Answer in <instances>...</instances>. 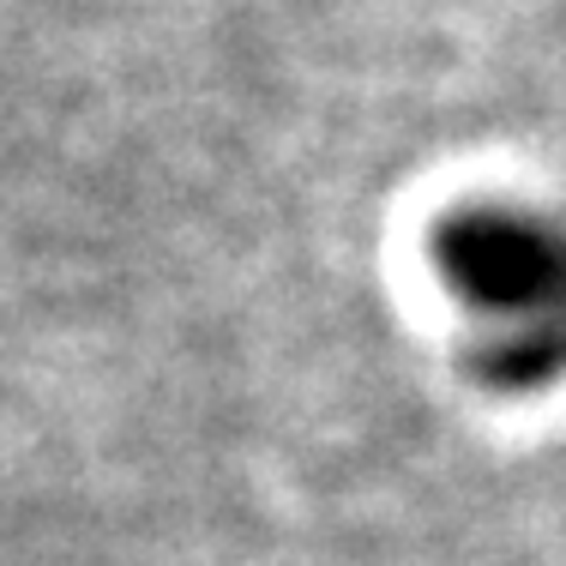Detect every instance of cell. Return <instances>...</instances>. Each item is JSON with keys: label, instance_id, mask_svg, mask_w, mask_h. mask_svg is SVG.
<instances>
[{"label": "cell", "instance_id": "1", "mask_svg": "<svg viewBox=\"0 0 566 566\" xmlns=\"http://www.w3.org/2000/svg\"><path fill=\"white\" fill-rule=\"evenodd\" d=\"M440 272L482 332V380L543 386L566 368V223L458 218L440 235Z\"/></svg>", "mask_w": 566, "mask_h": 566}]
</instances>
